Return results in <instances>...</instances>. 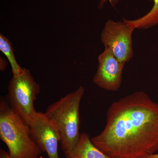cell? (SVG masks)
<instances>
[{"label": "cell", "mask_w": 158, "mask_h": 158, "mask_svg": "<svg viewBox=\"0 0 158 158\" xmlns=\"http://www.w3.org/2000/svg\"><path fill=\"white\" fill-rule=\"evenodd\" d=\"M111 158H141L158 151V103L136 91L114 102L102 131L91 139Z\"/></svg>", "instance_id": "6da1fadb"}, {"label": "cell", "mask_w": 158, "mask_h": 158, "mask_svg": "<svg viewBox=\"0 0 158 158\" xmlns=\"http://www.w3.org/2000/svg\"><path fill=\"white\" fill-rule=\"evenodd\" d=\"M85 92V88L80 86L49 106L44 113L59 132L65 156L73 150L80 139V105Z\"/></svg>", "instance_id": "7a4b0ae2"}, {"label": "cell", "mask_w": 158, "mask_h": 158, "mask_svg": "<svg viewBox=\"0 0 158 158\" xmlns=\"http://www.w3.org/2000/svg\"><path fill=\"white\" fill-rule=\"evenodd\" d=\"M0 138L12 158H38L43 152L32 139L29 125L3 98L0 101Z\"/></svg>", "instance_id": "3957f363"}, {"label": "cell", "mask_w": 158, "mask_h": 158, "mask_svg": "<svg viewBox=\"0 0 158 158\" xmlns=\"http://www.w3.org/2000/svg\"><path fill=\"white\" fill-rule=\"evenodd\" d=\"M8 88L7 98L9 105L28 124L37 112L34 103L40 93L39 85L35 81L31 71L24 68L21 74L13 76Z\"/></svg>", "instance_id": "277c9868"}, {"label": "cell", "mask_w": 158, "mask_h": 158, "mask_svg": "<svg viewBox=\"0 0 158 158\" xmlns=\"http://www.w3.org/2000/svg\"><path fill=\"white\" fill-rule=\"evenodd\" d=\"M135 30L123 21L109 19L101 34V40L118 61L126 63L134 56L132 34Z\"/></svg>", "instance_id": "5b68a950"}, {"label": "cell", "mask_w": 158, "mask_h": 158, "mask_svg": "<svg viewBox=\"0 0 158 158\" xmlns=\"http://www.w3.org/2000/svg\"><path fill=\"white\" fill-rule=\"evenodd\" d=\"M28 125L32 139L43 152L49 158H59L60 135L44 113L37 112Z\"/></svg>", "instance_id": "8992f818"}, {"label": "cell", "mask_w": 158, "mask_h": 158, "mask_svg": "<svg viewBox=\"0 0 158 158\" xmlns=\"http://www.w3.org/2000/svg\"><path fill=\"white\" fill-rule=\"evenodd\" d=\"M98 62L94 83L105 90L117 91L121 86L125 63L118 61L107 47H105L103 52L99 55Z\"/></svg>", "instance_id": "52a82bcc"}, {"label": "cell", "mask_w": 158, "mask_h": 158, "mask_svg": "<svg viewBox=\"0 0 158 158\" xmlns=\"http://www.w3.org/2000/svg\"><path fill=\"white\" fill-rule=\"evenodd\" d=\"M65 158H111L93 144L88 133H82L77 146Z\"/></svg>", "instance_id": "ba28073f"}, {"label": "cell", "mask_w": 158, "mask_h": 158, "mask_svg": "<svg viewBox=\"0 0 158 158\" xmlns=\"http://www.w3.org/2000/svg\"><path fill=\"white\" fill-rule=\"evenodd\" d=\"M123 21L135 29H149L157 25L158 24V0H153L152 8L144 16L133 20L123 18Z\"/></svg>", "instance_id": "9c48e42d"}, {"label": "cell", "mask_w": 158, "mask_h": 158, "mask_svg": "<svg viewBox=\"0 0 158 158\" xmlns=\"http://www.w3.org/2000/svg\"><path fill=\"white\" fill-rule=\"evenodd\" d=\"M0 50L9 60L13 76L19 75L23 73L24 68H22L16 61L11 42L2 34H0Z\"/></svg>", "instance_id": "30bf717a"}, {"label": "cell", "mask_w": 158, "mask_h": 158, "mask_svg": "<svg viewBox=\"0 0 158 158\" xmlns=\"http://www.w3.org/2000/svg\"><path fill=\"white\" fill-rule=\"evenodd\" d=\"M119 1L120 0H99L98 8L100 9H102L107 3H109L111 6L115 7L118 5Z\"/></svg>", "instance_id": "8fae6325"}, {"label": "cell", "mask_w": 158, "mask_h": 158, "mask_svg": "<svg viewBox=\"0 0 158 158\" xmlns=\"http://www.w3.org/2000/svg\"><path fill=\"white\" fill-rule=\"evenodd\" d=\"M0 158H12L9 154L8 152H7L4 149L1 148L0 149Z\"/></svg>", "instance_id": "7c38bea8"}, {"label": "cell", "mask_w": 158, "mask_h": 158, "mask_svg": "<svg viewBox=\"0 0 158 158\" xmlns=\"http://www.w3.org/2000/svg\"><path fill=\"white\" fill-rule=\"evenodd\" d=\"M0 70L1 71H4L6 69V67H7V62L4 60L3 58H1L0 60Z\"/></svg>", "instance_id": "4fadbf2b"}, {"label": "cell", "mask_w": 158, "mask_h": 158, "mask_svg": "<svg viewBox=\"0 0 158 158\" xmlns=\"http://www.w3.org/2000/svg\"><path fill=\"white\" fill-rule=\"evenodd\" d=\"M141 158H158V153L153 154L145 156Z\"/></svg>", "instance_id": "5bb4252c"}]
</instances>
